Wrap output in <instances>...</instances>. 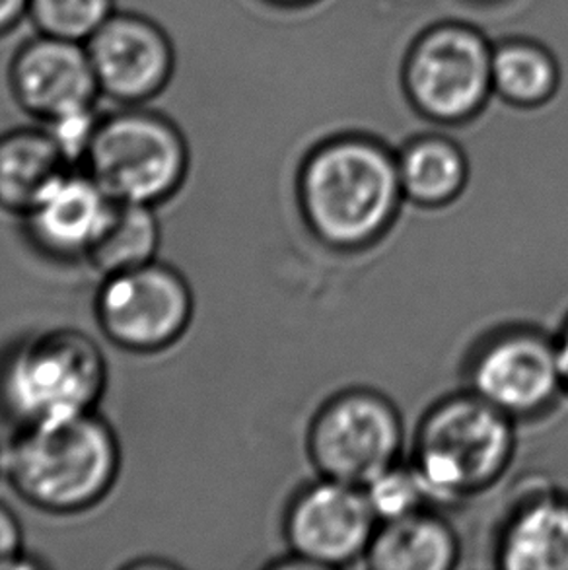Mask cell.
Returning <instances> with one entry per match:
<instances>
[{
	"mask_svg": "<svg viewBox=\"0 0 568 570\" xmlns=\"http://www.w3.org/2000/svg\"><path fill=\"white\" fill-rule=\"evenodd\" d=\"M121 473V444L100 411L16 429L2 475L20 501L51 517L96 509Z\"/></svg>",
	"mask_w": 568,
	"mask_h": 570,
	"instance_id": "1",
	"label": "cell"
},
{
	"mask_svg": "<svg viewBox=\"0 0 568 570\" xmlns=\"http://www.w3.org/2000/svg\"><path fill=\"white\" fill-rule=\"evenodd\" d=\"M296 203L307 232L339 254L384 239L405 203L398 158L366 140L317 148L300 168Z\"/></svg>",
	"mask_w": 568,
	"mask_h": 570,
	"instance_id": "2",
	"label": "cell"
},
{
	"mask_svg": "<svg viewBox=\"0 0 568 570\" xmlns=\"http://www.w3.org/2000/svg\"><path fill=\"white\" fill-rule=\"evenodd\" d=\"M518 423L469 390L434 401L417 423L408 462L434 509L458 507L507 475Z\"/></svg>",
	"mask_w": 568,
	"mask_h": 570,
	"instance_id": "3",
	"label": "cell"
},
{
	"mask_svg": "<svg viewBox=\"0 0 568 570\" xmlns=\"http://www.w3.org/2000/svg\"><path fill=\"white\" fill-rule=\"evenodd\" d=\"M108 358L77 327H51L0 355V416L14 429L98 411L108 390Z\"/></svg>",
	"mask_w": 568,
	"mask_h": 570,
	"instance_id": "4",
	"label": "cell"
},
{
	"mask_svg": "<svg viewBox=\"0 0 568 570\" xmlns=\"http://www.w3.org/2000/svg\"><path fill=\"white\" fill-rule=\"evenodd\" d=\"M80 168L109 199L158 207L184 187L192 142L176 119L150 104H108Z\"/></svg>",
	"mask_w": 568,
	"mask_h": 570,
	"instance_id": "5",
	"label": "cell"
},
{
	"mask_svg": "<svg viewBox=\"0 0 568 570\" xmlns=\"http://www.w3.org/2000/svg\"><path fill=\"white\" fill-rule=\"evenodd\" d=\"M405 442L403 416L390 397L370 387H349L315 411L306 452L317 475L364 487L401 462Z\"/></svg>",
	"mask_w": 568,
	"mask_h": 570,
	"instance_id": "6",
	"label": "cell"
},
{
	"mask_svg": "<svg viewBox=\"0 0 568 570\" xmlns=\"http://www.w3.org/2000/svg\"><path fill=\"white\" fill-rule=\"evenodd\" d=\"M466 390L516 423L549 415L565 397L555 335L536 325H500L469 351Z\"/></svg>",
	"mask_w": 568,
	"mask_h": 570,
	"instance_id": "7",
	"label": "cell"
},
{
	"mask_svg": "<svg viewBox=\"0 0 568 570\" xmlns=\"http://www.w3.org/2000/svg\"><path fill=\"white\" fill-rule=\"evenodd\" d=\"M94 316L111 345L133 355H156L189 330L195 296L176 267L154 259L101 278Z\"/></svg>",
	"mask_w": 568,
	"mask_h": 570,
	"instance_id": "8",
	"label": "cell"
},
{
	"mask_svg": "<svg viewBox=\"0 0 568 570\" xmlns=\"http://www.w3.org/2000/svg\"><path fill=\"white\" fill-rule=\"evenodd\" d=\"M378 524L362 487L317 475L284 509L288 556L283 567L331 570L364 563Z\"/></svg>",
	"mask_w": 568,
	"mask_h": 570,
	"instance_id": "9",
	"label": "cell"
},
{
	"mask_svg": "<svg viewBox=\"0 0 568 570\" xmlns=\"http://www.w3.org/2000/svg\"><path fill=\"white\" fill-rule=\"evenodd\" d=\"M101 101L143 106L160 96L176 69V47L153 16L117 8L116 14L86 41Z\"/></svg>",
	"mask_w": 568,
	"mask_h": 570,
	"instance_id": "10",
	"label": "cell"
},
{
	"mask_svg": "<svg viewBox=\"0 0 568 570\" xmlns=\"http://www.w3.org/2000/svg\"><path fill=\"white\" fill-rule=\"evenodd\" d=\"M8 94L36 124L101 104L86 43L33 31L10 53L4 69Z\"/></svg>",
	"mask_w": 568,
	"mask_h": 570,
	"instance_id": "11",
	"label": "cell"
},
{
	"mask_svg": "<svg viewBox=\"0 0 568 570\" xmlns=\"http://www.w3.org/2000/svg\"><path fill=\"white\" fill-rule=\"evenodd\" d=\"M114 203L82 168H69L22 216L23 234L43 257L86 262Z\"/></svg>",
	"mask_w": 568,
	"mask_h": 570,
	"instance_id": "12",
	"label": "cell"
},
{
	"mask_svg": "<svg viewBox=\"0 0 568 570\" xmlns=\"http://www.w3.org/2000/svg\"><path fill=\"white\" fill-rule=\"evenodd\" d=\"M491 65L479 39L466 31H440L419 47L411 62V90L438 119L468 116L483 98Z\"/></svg>",
	"mask_w": 568,
	"mask_h": 570,
	"instance_id": "13",
	"label": "cell"
},
{
	"mask_svg": "<svg viewBox=\"0 0 568 570\" xmlns=\"http://www.w3.org/2000/svg\"><path fill=\"white\" fill-rule=\"evenodd\" d=\"M494 561L505 570H568V493L536 487L500 522Z\"/></svg>",
	"mask_w": 568,
	"mask_h": 570,
	"instance_id": "14",
	"label": "cell"
},
{
	"mask_svg": "<svg viewBox=\"0 0 568 570\" xmlns=\"http://www.w3.org/2000/svg\"><path fill=\"white\" fill-rule=\"evenodd\" d=\"M460 557V535L430 507L378 524L362 564L372 570H450Z\"/></svg>",
	"mask_w": 568,
	"mask_h": 570,
	"instance_id": "15",
	"label": "cell"
},
{
	"mask_svg": "<svg viewBox=\"0 0 568 570\" xmlns=\"http://www.w3.org/2000/svg\"><path fill=\"white\" fill-rule=\"evenodd\" d=\"M69 168L43 125L0 132V208L22 218Z\"/></svg>",
	"mask_w": 568,
	"mask_h": 570,
	"instance_id": "16",
	"label": "cell"
},
{
	"mask_svg": "<svg viewBox=\"0 0 568 570\" xmlns=\"http://www.w3.org/2000/svg\"><path fill=\"white\" fill-rule=\"evenodd\" d=\"M405 203L419 208H444L468 186V163L460 148L442 139L413 142L398 158Z\"/></svg>",
	"mask_w": 568,
	"mask_h": 570,
	"instance_id": "17",
	"label": "cell"
},
{
	"mask_svg": "<svg viewBox=\"0 0 568 570\" xmlns=\"http://www.w3.org/2000/svg\"><path fill=\"white\" fill-rule=\"evenodd\" d=\"M160 244L161 226L156 207L116 200L85 263L101 278L109 277L158 259Z\"/></svg>",
	"mask_w": 568,
	"mask_h": 570,
	"instance_id": "18",
	"label": "cell"
},
{
	"mask_svg": "<svg viewBox=\"0 0 568 570\" xmlns=\"http://www.w3.org/2000/svg\"><path fill=\"white\" fill-rule=\"evenodd\" d=\"M117 8V0H30L28 23L43 36L86 43Z\"/></svg>",
	"mask_w": 568,
	"mask_h": 570,
	"instance_id": "19",
	"label": "cell"
},
{
	"mask_svg": "<svg viewBox=\"0 0 568 570\" xmlns=\"http://www.w3.org/2000/svg\"><path fill=\"white\" fill-rule=\"evenodd\" d=\"M362 489L380 524L432 507L421 479L417 478L411 463L403 460L382 471Z\"/></svg>",
	"mask_w": 568,
	"mask_h": 570,
	"instance_id": "20",
	"label": "cell"
},
{
	"mask_svg": "<svg viewBox=\"0 0 568 570\" xmlns=\"http://www.w3.org/2000/svg\"><path fill=\"white\" fill-rule=\"evenodd\" d=\"M492 77L508 98L516 101H536L549 92L554 82V69L538 51L526 47H510L500 51L492 62Z\"/></svg>",
	"mask_w": 568,
	"mask_h": 570,
	"instance_id": "21",
	"label": "cell"
},
{
	"mask_svg": "<svg viewBox=\"0 0 568 570\" xmlns=\"http://www.w3.org/2000/svg\"><path fill=\"white\" fill-rule=\"evenodd\" d=\"M101 104L75 109L43 124L70 168H80L100 125ZM41 125V124H39Z\"/></svg>",
	"mask_w": 568,
	"mask_h": 570,
	"instance_id": "22",
	"label": "cell"
},
{
	"mask_svg": "<svg viewBox=\"0 0 568 570\" xmlns=\"http://www.w3.org/2000/svg\"><path fill=\"white\" fill-rule=\"evenodd\" d=\"M23 530L14 512L0 502V570L16 569L26 564Z\"/></svg>",
	"mask_w": 568,
	"mask_h": 570,
	"instance_id": "23",
	"label": "cell"
},
{
	"mask_svg": "<svg viewBox=\"0 0 568 570\" xmlns=\"http://www.w3.org/2000/svg\"><path fill=\"white\" fill-rule=\"evenodd\" d=\"M28 7L30 0H0V41L28 23Z\"/></svg>",
	"mask_w": 568,
	"mask_h": 570,
	"instance_id": "24",
	"label": "cell"
},
{
	"mask_svg": "<svg viewBox=\"0 0 568 570\" xmlns=\"http://www.w3.org/2000/svg\"><path fill=\"white\" fill-rule=\"evenodd\" d=\"M555 341H557V355H559V364H561L565 397H568V316L565 317L559 332L555 333Z\"/></svg>",
	"mask_w": 568,
	"mask_h": 570,
	"instance_id": "25",
	"label": "cell"
},
{
	"mask_svg": "<svg viewBox=\"0 0 568 570\" xmlns=\"http://www.w3.org/2000/svg\"><path fill=\"white\" fill-rule=\"evenodd\" d=\"M0 473H2V450H0Z\"/></svg>",
	"mask_w": 568,
	"mask_h": 570,
	"instance_id": "26",
	"label": "cell"
}]
</instances>
